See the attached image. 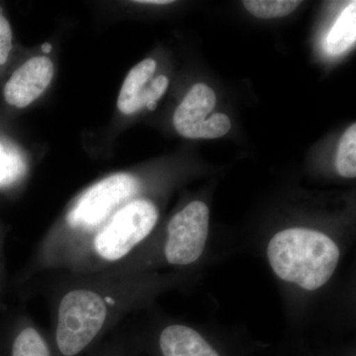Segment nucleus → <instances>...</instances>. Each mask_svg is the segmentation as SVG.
I'll list each match as a JSON object with an SVG mask.
<instances>
[{"label":"nucleus","mask_w":356,"mask_h":356,"mask_svg":"<svg viewBox=\"0 0 356 356\" xmlns=\"http://www.w3.org/2000/svg\"><path fill=\"white\" fill-rule=\"evenodd\" d=\"M165 284L140 273L70 276L56 299L55 343L63 356H76Z\"/></svg>","instance_id":"1"},{"label":"nucleus","mask_w":356,"mask_h":356,"mask_svg":"<svg viewBox=\"0 0 356 356\" xmlns=\"http://www.w3.org/2000/svg\"><path fill=\"white\" fill-rule=\"evenodd\" d=\"M55 67L51 58H30L13 72L4 88V98L17 108L29 106L43 95L53 79Z\"/></svg>","instance_id":"6"},{"label":"nucleus","mask_w":356,"mask_h":356,"mask_svg":"<svg viewBox=\"0 0 356 356\" xmlns=\"http://www.w3.org/2000/svg\"><path fill=\"white\" fill-rule=\"evenodd\" d=\"M13 49V31L8 20L0 13V65H4Z\"/></svg>","instance_id":"15"},{"label":"nucleus","mask_w":356,"mask_h":356,"mask_svg":"<svg viewBox=\"0 0 356 356\" xmlns=\"http://www.w3.org/2000/svg\"><path fill=\"white\" fill-rule=\"evenodd\" d=\"M209 208L193 201L168 222L159 257L170 266H191L200 259L209 235Z\"/></svg>","instance_id":"4"},{"label":"nucleus","mask_w":356,"mask_h":356,"mask_svg":"<svg viewBox=\"0 0 356 356\" xmlns=\"http://www.w3.org/2000/svg\"><path fill=\"white\" fill-rule=\"evenodd\" d=\"M3 243L0 236V312L6 311V294L7 290H8Z\"/></svg>","instance_id":"16"},{"label":"nucleus","mask_w":356,"mask_h":356,"mask_svg":"<svg viewBox=\"0 0 356 356\" xmlns=\"http://www.w3.org/2000/svg\"><path fill=\"white\" fill-rule=\"evenodd\" d=\"M9 356H51L43 332L28 316L21 315L13 322Z\"/></svg>","instance_id":"9"},{"label":"nucleus","mask_w":356,"mask_h":356,"mask_svg":"<svg viewBox=\"0 0 356 356\" xmlns=\"http://www.w3.org/2000/svg\"><path fill=\"white\" fill-rule=\"evenodd\" d=\"M336 166L339 175L346 178L356 177V125L344 132L337 149Z\"/></svg>","instance_id":"13"},{"label":"nucleus","mask_w":356,"mask_h":356,"mask_svg":"<svg viewBox=\"0 0 356 356\" xmlns=\"http://www.w3.org/2000/svg\"><path fill=\"white\" fill-rule=\"evenodd\" d=\"M245 9L261 19L284 17L291 14L301 4L296 0H245Z\"/></svg>","instance_id":"12"},{"label":"nucleus","mask_w":356,"mask_h":356,"mask_svg":"<svg viewBox=\"0 0 356 356\" xmlns=\"http://www.w3.org/2000/svg\"><path fill=\"white\" fill-rule=\"evenodd\" d=\"M168 83L170 81L165 76H159L153 79L147 86L143 96V107L151 111L156 109V103L161 99V96L165 95Z\"/></svg>","instance_id":"14"},{"label":"nucleus","mask_w":356,"mask_h":356,"mask_svg":"<svg viewBox=\"0 0 356 356\" xmlns=\"http://www.w3.org/2000/svg\"><path fill=\"white\" fill-rule=\"evenodd\" d=\"M27 165L22 156L0 142V189L10 188L25 177Z\"/></svg>","instance_id":"11"},{"label":"nucleus","mask_w":356,"mask_h":356,"mask_svg":"<svg viewBox=\"0 0 356 356\" xmlns=\"http://www.w3.org/2000/svg\"><path fill=\"white\" fill-rule=\"evenodd\" d=\"M156 70L153 58H146L129 72L119 93L118 109L125 115H132L144 108L143 96Z\"/></svg>","instance_id":"8"},{"label":"nucleus","mask_w":356,"mask_h":356,"mask_svg":"<svg viewBox=\"0 0 356 356\" xmlns=\"http://www.w3.org/2000/svg\"><path fill=\"white\" fill-rule=\"evenodd\" d=\"M356 40V2H350L341 11L327 37V51L330 55H343L350 50Z\"/></svg>","instance_id":"10"},{"label":"nucleus","mask_w":356,"mask_h":356,"mask_svg":"<svg viewBox=\"0 0 356 356\" xmlns=\"http://www.w3.org/2000/svg\"><path fill=\"white\" fill-rule=\"evenodd\" d=\"M161 356H221L207 339L188 325L172 324L159 337Z\"/></svg>","instance_id":"7"},{"label":"nucleus","mask_w":356,"mask_h":356,"mask_svg":"<svg viewBox=\"0 0 356 356\" xmlns=\"http://www.w3.org/2000/svg\"><path fill=\"white\" fill-rule=\"evenodd\" d=\"M214 91L205 83H197L189 90L173 115L178 134L189 139H217L228 134L232 122L226 114L206 117L216 106Z\"/></svg>","instance_id":"5"},{"label":"nucleus","mask_w":356,"mask_h":356,"mask_svg":"<svg viewBox=\"0 0 356 356\" xmlns=\"http://www.w3.org/2000/svg\"><path fill=\"white\" fill-rule=\"evenodd\" d=\"M158 206L147 198L124 205L74 252L63 270L86 276L114 268L135 254L156 229Z\"/></svg>","instance_id":"2"},{"label":"nucleus","mask_w":356,"mask_h":356,"mask_svg":"<svg viewBox=\"0 0 356 356\" xmlns=\"http://www.w3.org/2000/svg\"><path fill=\"white\" fill-rule=\"evenodd\" d=\"M42 49H43L44 53H49L51 50V46L50 44L46 43L42 46Z\"/></svg>","instance_id":"18"},{"label":"nucleus","mask_w":356,"mask_h":356,"mask_svg":"<svg viewBox=\"0 0 356 356\" xmlns=\"http://www.w3.org/2000/svg\"><path fill=\"white\" fill-rule=\"evenodd\" d=\"M137 3L154 4V6H165V4L172 3L170 0H151V1H137Z\"/></svg>","instance_id":"17"},{"label":"nucleus","mask_w":356,"mask_h":356,"mask_svg":"<svg viewBox=\"0 0 356 356\" xmlns=\"http://www.w3.org/2000/svg\"><path fill=\"white\" fill-rule=\"evenodd\" d=\"M267 259L280 280L314 291L331 280L339 248L329 236L307 228L278 232L267 245Z\"/></svg>","instance_id":"3"}]
</instances>
